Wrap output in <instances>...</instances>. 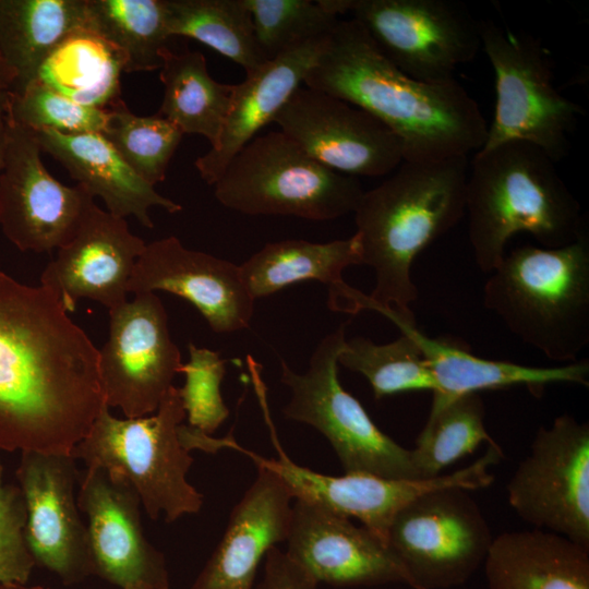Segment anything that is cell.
Masks as SVG:
<instances>
[{
  "instance_id": "34",
  "label": "cell",
  "mask_w": 589,
  "mask_h": 589,
  "mask_svg": "<svg viewBox=\"0 0 589 589\" xmlns=\"http://www.w3.org/2000/svg\"><path fill=\"white\" fill-rule=\"evenodd\" d=\"M338 364L363 375L375 399L406 392L436 389L435 380L414 338L406 330L387 344L362 336L346 340Z\"/></svg>"
},
{
  "instance_id": "2",
  "label": "cell",
  "mask_w": 589,
  "mask_h": 589,
  "mask_svg": "<svg viewBox=\"0 0 589 589\" xmlns=\"http://www.w3.org/2000/svg\"><path fill=\"white\" fill-rule=\"evenodd\" d=\"M303 84L375 117L400 140L407 161L467 156L486 140L482 111L458 81L408 76L353 19L338 20Z\"/></svg>"
},
{
  "instance_id": "11",
  "label": "cell",
  "mask_w": 589,
  "mask_h": 589,
  "mask_svg": "<svg viewBox=\"0 0 589 589\" xmlns=\"http://www.w3.org/2000/svg\"><path fill=\"white\" fill-rule=\"evenodd\" d=\"M347 13L401 72L424 83L455 80L481 48L479 21L454 0H348Z\"/></svg>"
},
{
  "instance_id": "38",
  "label": "cell",
  "mask_w": 589,
  "mask_h": 589,
  "mask_svg": "<svg viewBox=\"0 0 589 589\" xmlns=\"http://www.w3.org/2000/svg\"><path fill=\"white\" fill-rule=\"evenodd\" d=\"M190 359L182 363L184 385L178 388L189 425L205 434H213L228 418L220 384L226 374V362L219 353L189 344Z\"/></svg>"
},
{
  "instance_id": "12",
  "label": "cell",
  "mask_w": 589,
  "mask_h": 589,
  "mask_svg": "<svg viewBox=\"0 0 589 589\" xmlns=\"http://www.w3.org/2000/svg\"><path fill=\"white\" fill-rule=\"evenodd\" d=\"M266 419L278 459L260 456L237 442H233L231 449L247 455L256 466L276 473L292 500L314 503L345 517L357 518L386 544L389 525L406 505L438 489L461 488L472 491L488 488L494 481L491 468L503 458L502 452L490 445L472 464L431 479H388L370 473L327 476L294 464L278 444L271 419Z\"/></svg>"
},
{
  "instance_id": "7",
  "label": "cell",
  "mask_w": 589,
  "mask_h": 589,
  "mask_svg": "<svg viewBox=\"0 0 589 589\" xmlns=\"http://www.w3.org/2000/svg\"><path fill=\"white\" fill-rule=\"evenodd\" d=\"M213 185L229 209L316 221L353 213L363 193L358 179L321 165L281 131L253 137Z\"/></svg>"
},
{
  "instance_id": "32",
  "label": "cell",
  "mask_w": 589,
  "mask_h": 589,
  "mask_svg": "<svg viewBox=\"0 0 589 589\" xmlns=\"http://www.w3.org/2000/svg\"><path fill=\"white\" fill-rule=\"evenodd\" d=\"M87 28L122 57L124 72L160 69L170 38L165 0H86Z\"/></svg>"
},
{
  "instance_id": "21",
  "label": "cell",
  "mask_w": 589,
  "mask_h": 589,
  "mask_svg": "<svg viewBox=\"0 0 589 589\" xmlns=\"http://www.w3.org/2000/svg\"><path fill=\"white\" fill-rule=\"evenodd\" d=\"M145 245L124 218L94 204L74 238L43 271L40 285L68 313L75 311L83 298L110 311L128 301L129 284Z\"/></svg>"
},
{
  "instance_id": "36",
  "label": "cell",
  "mask_w": 589,
  "mask_h": 589,
  "mask_svg": "<svg viewBox=\"0 0 589 589\" xmlns=\"http://www.w3.org/2000/svg\"><path fill=\"white\" fill-rule=\"evenodd\" d=\"M266 60L330 34L338 19L322 0H243Z\"/></svg>"
},
{
  "instance_id": "15",
  "label": "cell",
  "mask_w": 589,
  "mask_h": 589,
  "mask_svg": "<svg viewBox=\"0 0 589 589\" xmlns=\"http://www.w3.org/2000/svg\"><path fill=\"white\" fill-rule=\"evenodd\" d=\"M7 113V112H5ZM8 120L4 167L0 176V228L20 251L59 250L79 231L94 197L68 187L45 168L34 132Z\"/></svg>"
},
{
  "instance_id": "13",
  "label": "cell",
  "mask_w": 589,
  "mask_h": 589,
  "mask_svg": "<svg viewBox=\"0 0 589 589\" xmlns=\"http://www.w3.org/2000/svg\"><path fill=\"white\" fill-rule=\"evenodd\" d=\"M506 491L522 520L589 549L588 422L564 413L540 426Z\"/></svg>"
},
{
  "instance_id": "28",
  "label": "cell",
  "mask_w": 589,
  "mask_h": 589,
  "mask_svg": "<svg viewBox=\"0 0 589 589\" xmlns=\"http://www.w3.org/2000/svg\"><path fill=\"white\" fill-rule=\"evenodd\" d=\"M86 27V0H0V51L16 77L11 92L34 82L50 52Z\"/></svg>"
},
{
  "instance_id": "10",
  "label": "cell",
  "mask_w": 589,
  "mask_h": 589,
  "mask_svg": "<svg viewBox=\"0 0 589 589\" xmlns=\"http://www.w3.org/2000/svg\"><path fill=\"white\" fill-rule=\"evenodd\" d=\"M493 536L469 491L445 488L401 508L387 530V545L412 589L464 585L484 563Z\"/></svg>"
},
{
  "instance_id": "6",
  "label": "cell",
  "mask_w": 589,
  "mask_h": 589,
  "mask_svg": "<svg viewBox=\"0 0 589 589\" xmlns=\"http://www.w3.org/2000/svg\"><path fill=\"white\" fill-rule=\"evenodd\" d=\"M184 418L175 386L148 416L120 419L104 404L71 455L87 468L101 467L120 476L135 490L151 519L164 514L172 522L199 513L203 505V494L187 480L193 457L179 433Z\"/></svg>"
},
{
  "instance_id": "24",
  "label": "cell",
  "mask_w": 589,
  "mask_h": 589,
  "mask_svg": "<svg viewBox=\"0 0 589 589\" xmlns=\"http://www.w3.org/2000/svg\"><path fill=\"white\" fill-rule=\"evenodd\" d=\"M399 330L408 332L417 341L435 380L431 411L449 401L482 390L526 386L540 397L549 384L589 385V361L580 360L558 366H530L509 361L477 357L468 348L446 338H432L416 326L414 320L394 322Z\"/></svg>"
},
{
  "instance_id": "20",
  "label": "cell",
  "mask_w": 589,
  "mask_h": 589,
  "mask_svg": "<svg viewBox=\"0 0 589 589\" xmlns=\"http://www.w3.org/2000/svg\"><path fill=\"white\" fill-rule=\"evenodd\" d=\"M157 290L188 300L216 333L244 329L253 315L255 300L240 266L188 249L173 236L146 243L129 284V293Z\"/></svg>"
},
{
  "instance_id": "19",
  "label": "cell",
  "mask_w": 589,
  "mask_h": 589,
  "mask_svg": "<svg viewBox=\"0 0 589 589\" xmlns=\"http://www.w3.org/2000/svg\"><path fill=\"white\" fill-rule=\"evenodd\" d=\"M287 555L318 584L336 587L408 585L401 564L376 534L321 505L294 500Z\"/></svg>"
},
{
  "instance_id": "26",
  "label": "cell",
  "mask_w": 589,
  "mask_h": 589,
  "mask_svg": "<svg viewBox=\"0 0 589 589\" xmlns=\"http://www.w3.org/2000/svg\"><path fill=\"white\" fill-rule=\"evenodd\" d=\"M362 264L358 233L326 243L287 239L266 243L239 265L251 297L256 300L303 280H317L328 287L332 310L358 313L365 310L368 294L348 286L342 272Z\"/></svg>"
},
{
  "instance_id": "35",
  "label": "cell",
  "mask_w": 589,
  "mask_h": 589,
  "mask_svg": "<svg viewBox=\"0 0 589 589\" xmlns=\"http://www.w3.org/2000/svg\"><path fill=\"white\" fill-rule=\"evenodd\" d=\"M108 111L103 135L142 179L152 185L164 181L182 131L157 113H132L122 100Z\"/></svg>"
},
{
  "instance_id": "14",
  "label": "cell",
  "mask_w": 589,
  "mask_h": 589,
  "mask_svg": "<svg viewBox=\"0 0 589 589\" xmlns=\"http://www.w3.org/2000/svg\"><path fill=\"white\" fill-rule=\"evenodd\" d=\"M109 317L98 363L105 402L125 418L152 414L182 365L166 309L155 292H146L110 310Z\"/></svg>"
},
{
  "instance_id": "45",
  "label": "cell",
  "mask_w": 589,
  "mask_h": 589,
  "mask_svg": "<svg viewBox=\"0 0 589 589\" xmlns=\"http://www.w3.org/2000/svg\"><path fill=\"white\" fill-rule=\"evenodd\" d=\"M5 99H0V108H3L5 106Z\"/></svg>"
},
{
  "instance_id": "25",
  "label": "cell",
  "mask_w": 589,
  "mask_h": 589,
  "mask_svg": "<svg viewBox=\"0 0 589 589\" xmlns=\"http://www.w3.org/2000/svg\"><path fill=\"white\" fill-rule=\"evenodd\" d=\"M33 132L41 152L58 160L92 197L99 196L112 215L124 219L133 216L144 227L153 228L151 207L158 206L170 214L182 209L142 179L103 134Z\"/></svg>"
},
{
  "instance_id": "44",
  "label": "cell",
  "mask_w": 589,
  "mask_h": 589,
  "mask_svg": "<svg viewBox=\"0 0 589 589\" xmlns=\"http://www.w3.org/2000/svg\"><path fill=\"white\" fill-rule=\"evenodd\" d=\"M124 589H153V588L143 584H137V585L128 586Z\"/></svg>"
},
{
  "instance_id": "18",
  "label": "cell",
  "mask_w": 589,
  "mask_h": 589,
  "mask_svg": "<svg viewBox=\"0 0 589 589\" xmlns=\"http://www.w3.org/2000/svg\"><path fill=\"white\" fill-rule=\"evenodd\" d=\"M79 488L94 575L121 589L137 584L169 589L165 556L144 534L141 501L132 485L101 467H89Z\"/></svg>"
},
{
  "instance_id": "42",
  "label": "cell",
  "mask_w": 589,
  "mask_h": 589,
  "mask_svg": "<svg viewBox=\"0 0 589 589\" xmlns=\"http://www.w3.org/2000/svg\"><path fill=\"white\" fill-rule=\"evenodd\" d=\"M8 142V120L5 106L0 108V176L4 167L5 151Z\"/></svg>"
},
{
  "instance_id": "37",
  "label": "cell",
  "mask_w": 589,
  "mask_h": 589,
  "mask_svg": "<svg viewBox=\"0 0 589 589\" xmlns=\"http://www.w3.org/2000/svg\"><path fill=\"white\" fill-rule=\"evenodd\" d=\"M10 120L32 131L53 130L65 134L100 133L109 111L81 105L34 81L5 99Z\"/></svg>"
},
{
  "instance_id": "40",
  "label": "cell",
  "mask_w": 589,
  "mask_h": 589,
  "mask_svg": "<svg viewBox=\"0 0 589 589\" xmlns=\"http://www.w3.org/2000/svg\"><path fill=\"white\" fill-rule=\"evenodd\" d=\"M264 558V574L256 589H317L318 582L276 545Z\"/></svg>"
},
{
  "instance_id": "39",
  "label": "cell",
  "mask_w": 589,
  "mask_h": 589,
  "mask_svg": "<svg viewBox=\"0 0 589 589\" xmlns=\"http://www.w3.org/2000/svg\"><path fill=\"white\" fill-rule=\"evenodd\" d=\"M26 509L19 485L4 481L0 459V582L27 584L36 565L25 537Z\"/></svg>"
},
{
  "instance_id": "43",
  "label": "cell",
  "mask_w": 589,
  "mask_h": 589,
  "mask_svg": "<svg viewBox=\"0 0 589 589\" xmlns=\"http://www.w3.org/2000/svg\"><path fill=\"white\" fill-rule=\"evenodd\" d=\"M0 589H49L41 586H28L19 582H0Z\"/></svg>"
},
{
  "instance_id": "4",
  "label": "cell",
  "mask_w": 589,
  "mask_h": 589,
  "mask_svg": "<svg viewBox=\"0 0 589 589\" xmlns=\"http://www.w3.org/2000/svg\"><path fill=\"white\" fill-rule=\"evenodd\" d=\"M539 147L510 141L476 152L466 182L468 237L474 261L492 273L509 239L527 232L542 248L564 247L587 227L580 204Z\"/></svg>"
},
{
  "instance_id": "5",
  "label": "cell",
  "mask_w": 589,
  "mask_h": 589,
  "mask_svg": "<svg viewBox=\"0 0 589 589\" xmlns=\"http://www.w3.org/2000/svg\"><path fill=\"white\" fill-rule=\"evenodd\" d=\"M490 274L484 306L548 359L577 361L589 345L588 228L564 247H517Z\"/></svg>"
},
{
  "instance_id": "27",
  "label": "cell",
  "mask_w": 589,
  "mask_h": 589,
  "mask_svg": "<svg viewBox=\"0 0 589 589\" xmlns=\"http://www.w3.org/2000/svg\"><path fill=\"white\" fill-rule=\"evenodd\" d=\"M483 565L489 589H589V549L544 529L498 534Z\"/></svg>"
},
{
  "instance_id": "31",
  "label": "cell",
  "mask_w": 589,
  "mask_h": 589,
  "mask_svg": "<svg viewBox=\"0 0 589 589\" xmlns=\"http://www.w3.org/2000/svg\"><path fill=\"white\" fill-rule=\"evenodd\" d=\"M168 35L195 39L252 73L267 62L243 0H165Z\"/></svg>"
},
{
  "instance_id": "16",
  "label": "cell",
  "mask_w": 589,
  "mask_h": 589,
  "mask_svg": "<svg viewBox=\"0 0 589 589\" xmlns=\"http://www.w3.org/2000/svg\"><path fill=\"white\" fill-rule=\"evenodd\" d=\"M311 158L346 176L381 177L402 161L400 140L365 110L308 86L273 120Z\"/></svg>"
},
{
  "instance_id": "9",
  "label": "cell",
  "mask_w": 589,
  "mask_h": 589,
  "mask_svg": "<svg viewBox=\"0 0 589 589\" xmlns=\"http://www.w3.org/2000/svg\"><path fill=\"white\" fill-rule=\"evenodd\" d=\"M346 324L325 336L300 374L281 361V382L290 388L285 418L309 424L334 448L345 473L388 479H420L407 449L382 432L338 378Z\"/></svg>"
},
{
  "instance_id": "29",
  "label": "cell",
  "mask_w": 589,
  "mask_h": 589,
  "mask_svg": "<svg viewBox=\"0 0 589 589\" xmlns=\"http://www.w3.org/2000/svg\"><path fill=\"white\" fill-rule=\"evenodd\" d=\"M159 79L164 95L158 116L177 125L183 134L205 137L217 149L231 107L235 84L214 80L200 51L160 52Z\"/></svg>"
},
{
  "instance_id": "23",
  "label": "cell",
  "mask_w": 589,
  "mask_h": 589,
  "mask_svg": "<svg viewBox=\"0 0 589 589\" xmlns=\"http://www.w3.org/2000/svg\"><path fill=\"white\" fill-rule=\"evenodd\" d=\"M332 33V32H330ZM328 35L305 41L268 60L235 84L231 107L217 149L200 156L194 166L201 178L214 184L232 157L266 124L273 122L306 74L317 62Z\"/></svg>"
},
{
  "instance_id": "1",
  "label": "cell",
  "mask_w": 589,
  "mask_h": 589,
  "mask_svg": "<svg viewBox=\"0 0 589 589\" xmlns=\"http://www.w3.org/2000/svg\"><path fill=\"white\" fill-rule=\"evenodd\" d=\"M98 363L51 291L0 271V450L71 454L106 404Z\"/></svg>"
},
{
  "instance_id": "33",
  "label": "cell",
  "mask_w": 589,
  "mask_h": 589,
  "mask_svg": "<svg viewBox=\"0 0 589 589\" xmlns=\"http://www.w3.org/2000/svg\"><path fill=\"white\" fill-rule=\"evenodd\" d=\"M485 406L479 394L460 396L430 411L425 425L411 449L420 479H431L472 454L482 443H495L484 424Z\"/></svg>"
},
{
  "instance_id": "22",
  "label": "cell",
  "mask_w": 589,
  "mask_h": 589,
  "mask_svg": "<svg viewBox=\"0 0 589 589\" xmlns=\"http://www.w3.org/2000/svg\"><path fill=\"white\" fill-rule=\"evenodd\" d=\"M292 496L281 479L257 466L225 533L190 589H251L267 551L287 540Z\"/></svg>"
},
{
  "instance_id": "30",
  "label": "cell",
  "mask_w": 589,
  "mask_h": 589,
  "mask_svg": "<svg viewBox=\"0 0 589 589\" xmlns=\"http://www.w3.org/2000/svg\"><path fill=\"white\" fill-rule=\"evenodd\" d=\"M120 53L98 34L80 28L45 59L36 80L81 105L108 110L120 98Z\"/></svg>"
},
{
  "instance_id": "8",
  "label": "cell",
  "mask_w": 589,
  "mask_h": 589,
  "mask_svg": "<svg viewBox=\"0 0 589 589\" xmlns=\"http://www.w3.org/2000/svg\"><path fill=\"white\" fill-rule=\"evenodd\" d=\"M481 48L495 76V108L483 149L521 141L558 163L584 109L553 84L546 50L532 36L479 21ZM480 148V149H481Z\"/></svg>"
},
{
  "instance_id": "41",
  "label": "cell",
  "mask_w": 589,
  "mask_h": 589,
  "mask_svg": "<svg viewBox=\"0 0 589 589\" xmlns=\"http://www.w3.org/2000/svg\"><path fill=\"white\" fill-rule=\"evenodd\" d=\"M15 73L9 67L0 51V99H5L15 84Z\"/></svg>"
},
{
  "instance_id": "3",
  "label": "cell",
  "mask_w": 589,
  "mask_h": 589,
  "mask_svg": "<svg viewBox=\"0 0 589 589\" xmlns=\"http://www.w3.org/2000/svg\"><path fill=\"white\" fill-rule=\"evenodd\" d=\"M467 175V156L404 160L389 178L363 191L353 214L362 264L375 275L368 310L413 317L412 263L466 214Z\"/></svg>"
},
{
  "instance_id": "17",
  "label": "cell",
  "mask_w": 589,
  "mask_h": 589,
  "mask_svg": "<svg viewBox=\"0 0 589 589\" xmlns=\"http://www.w3.org/2000/svg\"><path fill=\"white\" fill-rule=\"evenodd\" d=\"M15 476L26 509L25 537L36 565L67 586L94 575L87 527L75 496L76 459L71 454L22 452Z\"/></svg>"
}]
</instances>
